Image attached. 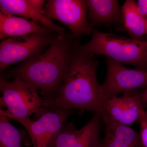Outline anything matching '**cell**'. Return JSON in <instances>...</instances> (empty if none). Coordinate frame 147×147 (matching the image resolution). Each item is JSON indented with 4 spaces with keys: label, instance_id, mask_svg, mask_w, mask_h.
<instances>
[{
    "label": "cell",
    "instance_id": "6da1fadb",
    "mask_svg": "<svg viewBox=\"0 0 147 147\" xmlns=\"http://www.w3.org/2000/svg\"><path fill=\"white\" fill-rule=\"evenodd\" d=\"M98 61L76 40L68 69L57 96L43 100V108L88 110L102 114L107 100L98 82Z\"/></svg>",
    "mask_w": 147,
    "mask_h": 147
},
{
    "label": "cell",
    "instance_id": "7a4b0ae2",
    "mask_svg": "<svg viewBox=\"0 0 147 147\" xmlns=\"http://www.w3.org/2000/svg\"><path fill=\"white\" fill-rule=\"evenodd\" d=\"M75 38L71 33L57 35L46 51L18 66L13 76L35 86L44 100L55 98L68 70Z\"/></svg>",
    "mask_w": 147,
    "mask_h": 147
},
{
    "label": "cell",
    "instance_id": "3957f363",
    "mask_svg": "<svg viewBox=\"0 0 147 147\" xmlns=\"http://www.w3.org/2000/svg\"><path fill=\"white\" fill-rule=\"evenodd\" d=\"M90 41L82 45L93 55H104L121 64L147 71V41L106 33L93 29Z\"/></svg>",
    "mask_w": 147,
    "mask_h": 147
},
{
    "label": "cell",
    "instance_id": "277c9868",
    "mask_svg": "<svg viewBox=\"0 0 147 147\" xmlns=\"http://www.w3.org/2000/svg\"><path fill=\"white\" fill-rule=\"evenodd\" d=\"M34 85L18 77L9 82L4 76L0 78L1 107L5 112L17 118L29 119L32 114L43 108V101Z\"/></svg>",
    "mask_w": 147,
    "mask_h": 147
},
{
    "label": "cell",
    "instance_id": "5b68a950",
    "mask_svg": "<svg viewBox=\"0 0 147 147\" xmlns=\"http://www.w3.org/2000/svg\"><path fill=\"white\" fill-rule=\"evenodd\" d=\"M44 27L40 32L25 36L3 39L0 43V71L19 62L28 61L44 53L57 35Z\"/></svg>",
    "mask_w": 147,
    "mask_h": 147
},
{
    "label": "cell",
    "instance_id": "8992f818",
    "mask_svg": "<svg viewBox=\"0 0 147 147\" xmlns=\"http://www.w3.org/2000/svg\"><path fill=\"white\" fill-rule=\"evenodd\" d=\"M0 113L24 127L33 147H50L53 138L72 113V109L49 110L43 108L36 114V121L17 118L6 113L1 107Z\"/></svg>",
    "mask_w": 147,
    "mask_h": 147
},
{
    "label": "cell",
    "instance_id": "52a82bcc",
    "mask_svg": "<svg viewBox=\"0 0 147 147\" xmlns=\"http://www.w3.org/2000/svg\"><path fill=\"white\" fill-rule=\"evenodd\" d=\"M87 1L49 0L42 14L49 20L55 19L66 25L75 38L92 33L93 28L87 19Z\"/></svg>",
    "mask_w": 147,
    "mask_h": 147
},
{
    "label": "cell",
    "instance_id": "ba28073f",
    "mask_svg": "<svg viewBox=\"0 0 147 147\" xmlns=\"http://www.w3.org/2000/svg\"><path fill=\"white\" fill-rule=\"evenodd\" d=\"M107 65L106 78L101 87L107 99L122 92L147 86V71L126 68L109 58H107Z\"/></svg>",
    "mask_w": 147,
    "mask_h": 147
},
{
    "label": "cell",
    "instance_id": "9c48e42d",
    "mask_svg": "<svg viewBox=\"0 0 147 147\" xmlns=\"http://www.w3.org/2000/svg\"><path fill=\"white\" fill-rule=\"evenodd\" d=\"M100 113H95L80 129L66 121L53 138L50 147H100Z\"/></svg>",
    "mask_w": 147,
    "mask_h": 147
},
{
    "label": "cell",
    "instance_id": "30bf717a",
    "mask_svg": "<svg viewBox=\"0 0 147 147\" xmlns=\"http://www.w3.org/2000/svg\"><path fill=\"white\" fill-rule=\"evenodd\" d=\"M137 90L124 92L121 97L116 96L107 99L102 113L125 125L129 126L136 122H139L145 110L141 93Z\"/></svg>",
    "mask_w": 147,
    "mask_h": 147
},
{
    "label": "cell",
    "instance_id": "8fae6325",
    "mask_svg": "<svg viewBox=\"0 0 147 147\" xmlns=\"http://www.w3.org/2000/svg\"><path fill=\"white\" fill-rule=\"evenodd\" d=\"M44 3L42 0H1L0 7L12 15L31 18L58 34H64L65 29L54 24L42 14Z\"/></svg>",
    "mask_w": 147,
    "mask_h": 147
},
{
    "label": "cell",
    "instance_id": "7c38bea8",
    "mask_svg": "<svg viewBox=\"0 0 147 147\" xmlns=\"http://www.w3.org/2000/svg\"><path fill=\"white\" fill-rule=\"evenodd\" d=\"M101 115L105 135L100 147H144L139 133L128 125L117 122L105 113Z\"/></svg>",
    "mask_w": 147,
    "mask_h": 147
},
{
    "label": "cell",
    "instance_id": "4fadbf2b",
    "mask_svg": "<svg viewBox=\"0 0 147 147\" xmlns=\"http://www.w3.org/2000/svg\"><path fill=\"white\" fill-rule=\"evenodd\" d=\"M90 25H111L122 21L121 10L116 0L87 1Z\"/></svg>",
    "mask_w": 147,
    "mask_h": 147
},
{
    "label": "cell",
    "instance_id": "5bb4252c",
    "mask_svg": "<svg viewBox=\"0 0 147 147\" xmlns=\"http://www.w3.org/2000/svg\"><path fill=\"white\" fill-rule=\"evenodd\" d=\"M44 27L36 21L13 16L0 9L1 39L29 35L40 31Z\"/></svg>",
    "mask_w": 147,
    "mask_h": 147
},
{
    "label": "cell",
    "instance_id": "9a60e30c",
    "mask_svg": "<svg viewBox=\"0 0 147 147\" xmlns=\"http://www.w3.org/2000/svg\"><path fill=\"white\" fill-rule=\"evenodd\" d=\"M122 21L131 38L144 40L146 20L139 13L134 0H127L121 7Z\"/></svg>",
    "mask_w": 147,
    "mask_h": 147
},
{
    "label": "cell",
    "instance_id": "2e32d148",
    "mask_svg": "<svg viewBox=\"0 0 147 147\" xmlns=\"http://www.w3.org/2000/svg\"><path fill=\"white\" fill-rule=\"evenodd\" d=\"M26 131L16 128L7 116L0 113V147H23L26 139Z\"/></svg>",
    "mask_w": 147,
    "mask_h": 147
},
{
    "label": "cell",
    "instance_id": "e0dca14e",
    "mask_svg": "<svg viewBox=\"0 0 147 147\" xmlns=\"http://www.w3.org/2000/svg\"><path fill=\"white\" fill-rule=\"evenodd\" d=\"M140 123V138L144 147H147V117L146 112L141 117L139 122Z\"/></svg>",
    "mask_w": 147,
    "mask_h": 147
},
{
    "label": "cell",
    "instance_id": "ac0fdd59",
    "mask_svg": "<svg viewBox=\"0 0 147 147\" xmlns=\"http://www.w3.org/2000/svg\"><path fill=\"white\" fill-rule=\"evenodd\" d=\"M137 9L140 14L147 20V0H139L137 3Z\"/></svg>",
    "mask_w": 147,
    "mask_h": 147
},
{
    "label": "cell",
    "instance_id": "d6986e66",
    "mask_svg": "<svg viewBox=\"0 0 147 147\" xmlns=\"http://www.w3.org/2000/svg\"><path fill=\"white\" fill-rule=\"evenodd\" d=\"M141 97L143 105H146L147 104V86L141 92Z\"/></svg>",
    "mask_w": 147,
    "mask_h": 147
},
{
    "label": "cell",
    "instance_id": "ffe728a7",
    "mask_svg": "<svg viewBox=\"0 0 147 147\" xmlns=\"http://www.w3.org/2000/svg\"><path fill=\"white\" fill-rule=\"evenodd\" d=\"M146 34H147V20L146 22Z\"/></svg>",
    "mask_w": 147,
    "mask_h": 147
},
{
    "label": "cell",
    "instance_id": "44dd1931",
    "mask_svg": "<svg viewBox=\"0 0 147 147\" xmlns=\"http://www.w3.org/2000/svg\"><path fill=\"white\" fill-rule=\"evenodd\" d=\"M146 105L147 106V109L146 110V111H145V112H146V115L147 117V104H146Z\"/></svg>",
    "mask_w": 147,
    "mask_h": 147
}]
</instances>
